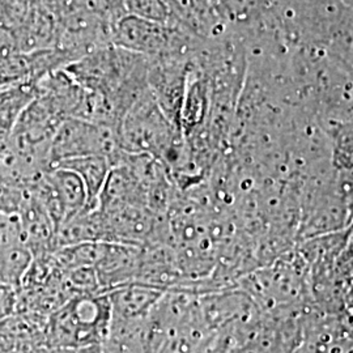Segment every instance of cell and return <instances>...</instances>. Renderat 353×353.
Segmentation results:
<instances>
[{
  "instance_id": "obj_1",
  "label": "cell",
  "mask_w": 353,
  "mask_h": 353,
  "mask_svg": "<svg viewBox=\"0 0 353 353\" xmlns=\"http://www.w3.org/2000/svg\"><path fill=\"white\" fill-rule=\"evenodd\" d=\"M112 321L108 293L76 294L46 319L49 348L100 347Z\"/></svg>"
},
{
  "instance_id": "obj_2",
  "label": "cell",
  "mask_w": 353,
  "mask_h": 353,
  "mask_svg": "<svg viewBox=\"0 0 353 353\" xmlns=\"http://www.w3.org/2000/svg\"><path fill=\"white\" fill-rule=\"evenodd\" d=\"M118 140L122 151L148 154L163 164L185 143L182 132L168 121L150 88L122 118Z\"/></svg>"
},
{
  "instance_id": "obj_3",
  "label": "cell",
  "mask_w": 353,
  "mask_h": 353,
  "mask_svg": "<svg viewBox=\"0 0 353 353\" xmlns=\"http://www.w3.org/2000/svg\"><path fill=\"white\" fill-rule=\"evenodd\" d=\"M118 132L112 127L93 123L80 118H68L55 131L50 145V164L77 157L103 156L112 166L121 154Z\"/></svg>"
},
{
  "instance_id": "obj_4",
  "label": "cell",
  "mask_w": 353,
  "mask_h": 353,
  "mask_svg": "<svg viewBox=\"0 0 353 353\" xmlns=\"http://www.w3.org/2000/svg\"><path fill=\"white\" fill-rule=\"evenodd\" d=\"M154 327L147 318L112 316L108 332L100 344L101 353H152Z\"/></svg>"
},
{
  "instance_id": "obj_5",
  "label": "cell",
  "mask_w": 353,
  "mask_h": 353,
  "mask_svg": "<svg viewBox=\"0 0 353 353\" xmlns=\"http://www.w3.org/2000/svg\"><path fill=\"white\" fill-rule=\"evenodd\" d=\"M165 290L143 283H130L108 292L112 316L147 318L164 296Z\"/></svg>"
},
{
  "instance_id": "obj_6",
  "label": "cell",
  "mask_w": 353,
  "mask_h": 353,
  "mask_svg": "<svg viewBox=\"0 0 353 353\" xmlns=\"http://www.w3.org/2000/svg\"><path fill=\"white\" fill-rule=\"evenodd\" d=\"M54 166L68 169L79 176L87 191L88 211L96 210L103 185L112 169L109 159L103 156H87L64 160Z\"/></svg>"
},
{
  "instance_id": "obj_7",
  "label": "cell",
  "mask_w": 353,
  "mask_h": 353,
  "mask_svg": "<svg viewBox=\"0 0 353 353\" xmlns=\"http://www.w3.org/2000/svg\"><path fill=\"white\" fill-rule=\"evenodd\" d=\"M37 92V83H20L0 88V143L8 138L19 117Z\"/></svg>"
},
{
  "instance_id": "obj_8",
  "label": "cell",
  "mask_w": 353,
  "mask_h": 353,
  "mask_svg": "<svg viewBox=\"0 0 353 353\" xmlns=\"http://www.w3.org/2000/svg\"><path fill=\"white\" fill-rule=\"evenodd\" d=\"M123 10L126 14L169 24V10L165 0H123Z\"/></svg>"
},
{
  "instance_id": "obj_9",
  "label": "cell",
  "mask_w": 353,
  "mask_h": 353,
  "mask_svg": "<svg viewBox=\"0 0 353 353\" xmlns=\"http://www.w3.org/2000/svg\"><path fill=\"white\" fill-rule=\"evenodd\" d=\"M19 245H26L19 216L0 212V252Z\"/></svg>"
},
{
  "instance_id": "obj_10",
  "label": "cell",
  "mask_w": 353,
  "mask_h": 353,
  "mask_svg": "<svg viewBox=\"0 0 353 353\" xmlns=\"http://www.w3.org/2000/svg\"><path fill=\"white\" fill-rule=\"evenodd\" d=\"M26 190L14 189L0 179V212L17 214L26 199Z\"/></svg>"
},
{
  "instance_id": "obj_11",
  "label": "cell",
  "mask_w": 353,
  "mask_h": 353,
  "mask_svg": "<svg viewBox=\"0 0 353 353\" xmlns=\"http://www.w3.org/2000/svg\"><path fill=\"white\" fill-rule=\"evenodd\" d=\"M16 310V290L0 283V321L11 316Z\"/></svg>"
},
{
  "instance_id": "obj_12",
  "label": "cell",
  "mask_w": 353,
  "mask_h": 353,
  "mask_svg": "<svg viewBox=\"0 0 353 353\" xmlns=\"http://www.w3.org/2000/svg\"><path fill=\"white\" fill-rule=\"evenodd\" d=\"M39 353H101L100 347H88V348H49L45 347Z\"/></svg>"
}]
</instances>
